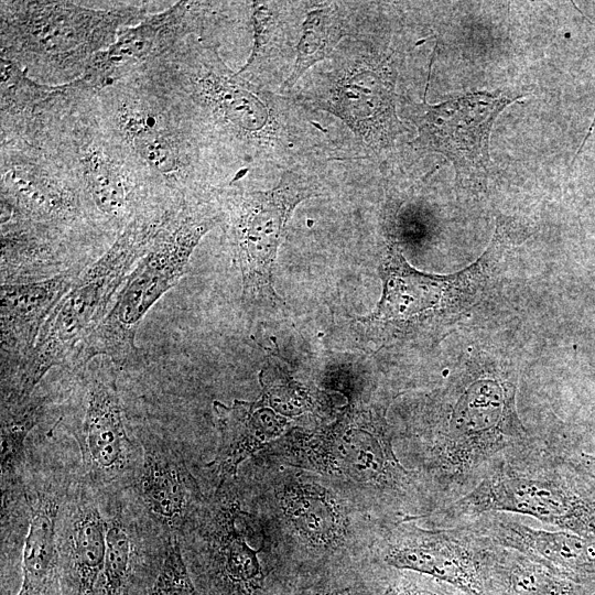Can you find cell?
I'll return each mask as SVG.
<instances>
[{
	"label": "cell",
	"instance_id": "cell-1",
	"mask_svg": "<svg viewBox=\"0 0 595 595\" xmlns=\"http://www.w3.org/2000/svg\"><path fill=\"white\" fill-rule=\"evenodd\" d=\"M145 65L184 101L206 139L242 159L288 160L306 144L298 102L232 72L217 45L192 35Z\"/></svg>",
	"mask_w": 595,
	"mask_h": 595
},
{
	"label": "cell",
	"instance_id": "cell-2",
	"mask_svg": "<svg viewBox=\"0 0 595 595\" xmlns=\"http://www.w3.org/2000/svg\"><path fill=\"white\" fill-rule=\"evenodd\" d=\"M247 477L301 577L371 562L381 527L339 484L260 455L250 459Z\"/></svg>",
	"mask_w": 595,
	"mask_h": 595
},
{
	"label": "cell",
	"instance_id": "cell-3",
	"mask_svg": "<svg viewBox=\"0 0 595 595\" xmlns=\"http://www.w3.org/2000/svg\"><path fill=\"white\" fill-rule=\"evenodd\" d=\"M181 545L201 595H288L301 578L247 475L216 485Z\"/></svg>",
	"mask_w": 595,
	"mask_h": 595
},
{
	"label": "cell",
	"instance_id": "cell-4",
	"mask_svg": "<svg viewBox=\"0 0 595 595\" xmlns=\"http://www.w3.org/2000/svg\"><path fill=\"white\" fill-rule=\"evenodd\" d=\"M102 125L133 166L161 193L203 195L201 145L206 140L183 100L140 66L97 90Z\"/></svg>",
	"mask_w": 595,
	"mask_h": 595
},
{
	"label": "cell",
	"instance_id": "cell-5",
	"mask_svg": "<svg viewBox=\"0 0 595 595\" xmlns=\"http://www.w3.org/2000/svg\"><path fill=\"white\" fill-rule=\"evenodd\" d=\"M178 204H160L136 216L108 249L79 273L57 303L24 364L1 381V400L23 401L54 366L71 365L82 344L111 310L129 274Z\"/></svg>",
	"mask_w": 595,
	"mask_h": 595
},
{
	"label": "cell",
	"instance_id": "cell-6",
	"mask_svg": "<svg viewBox=\"0 0 595 595\" xmlns=\"http://www.w3.org/2000/svg\"><path fill=\"white\" fill-rule=\"evenodd\" d=\"M1 57L31 78L72 83L120 31L150 14L147 3L96 9L73 1H1Z\"/></svg>",
	"mask_w": 595,
	"mask_h": 595
},
{
	"label": "cell",
	"instance_id": "cell-7",
	"mask_svg": "<svg viewBox=\"0 0 595 595\" xmlns=\"http://www.w3.org/2000/svg\"><path fill=\"white\" fill-rule=\"evenodd\" d=\"M203 196L175 207L156 232L121 288L111 310L82 344L71 367L79 369L96 357H107L117 367L136 364L137 331L150 309L185 274L199 240L224 219L220 207Z\"/></svg>",
	"mask_w": 595,
	"mask_h": 595
},
{
	"label": "cell",
	"instance_id": "cell-8",
	"mask_svg": "<svg viewBox=\"0 0 595 595\" xmlns=\"http://www.w3.org/2000/svg\"><path fill=\"white\" fill-rule=\"evenodd\" d=\"M261 455L336 482L372 512L380 502L407 495L415 484L414 473L394 455L378 420L360 411L349 412L327 429L295 430L271 442Z\"/></svg>",
	"mask_w": 595,
	"mask_h": 595
},
{
	"label": "cell",
	"instance_id": "cell-9",
	"mask_svg": "<svg viewBox=\"0 0 595 595\" xmlns=\"http://www.w3.org/2000/svg\"><path fill=\"white\" fill-rule=\"evenodd\" d=\"M294 100L340 119L374 153L404 132L396 110L397 55L356 37L332 54Z\"/></svg>",
	"mask_w": 595,
	"mask_h": 595
},
{
	"label": "cell",
	"instance_id": "cell-10",
	"mask_svg": "<svg viewBox=\"0 0 595 595\" xmlns=\"http://www.w3.org/2000/svg\"><path fill=\"white\" fill-rule=\"evenodd\" d=\"M116 365L96 357L79 368L67 424L82 457L84 479L97 493L132 486L142 451L129 436L117 388Z\"/></svg>",
	"mask_w": 595,
	"mask_h": 595
},
{
	"label": "cell",
	"instance_id": "cell-11",
	"mask_svg": "<svg viewBox=\"0 0 595 595\" xmlns=\"http://www.w3.org/2000/svg\"><path fill=\"white\" fill-rule=\"evenodd\" d=\"M1 221H25L75 239L100 235L91 225L73 173L47 149L1 142Z\"/></svg>",
	"mask_w": 595,
	"mask_h": 595
},
{
	"label": "cell",
	"instance_id": "cell-12",
	"mask_svg": "<svg viewBox=\"0 0 595 595\" xmlns=\"http://www.w3.org/2000/svg\"><path fill=\"white\" fill-rule=\"evenodd\" d=\"M224 197L232 261L240 271L246 299L275 296L272 269L289 218L304 199L322 192L312 176L288 169L267 191H245L230 182Z\"/></svg>",
	"mask_w": 595,
	"mask_h": 595
},
{
	"label": "cell",
	"instance_id": "cell-13",
	"mask_svg": "<svg viewBox=\"0 0 595 595\" xmlns=\"http://www.w3.org/2000/svg\"><path fill=\"white\" fill-rule=\"evenodd\" d=\"M526 94L475 91L437 105L412 104L418 136L410 142L422 152L446 156L462 181L484 180L489 166V137L499 113Z\"/></svg>",
	"mask_w": 595,
	"mask_h": 595
},
{
	"label": "cell",
	"instance_id": "cell-14",
	"mask_svg": "<svg viewBox=\"0 0 595 595\" xmlns=\"http://www.w3.org/2000/svg\"><path fill=\"white\" fill-rule=\"evenodd\" d=\"M455 511H509L595 538V493L564 478H540L497 473L459 499Z\"/></svg>",
	"mask_w": 595,
	"mask_h": 595
},
{
	"label": "cell",
	"instance_id": "cell-15",
	"mask_svg": "<svg viewBox=\"0 0 595 595\" xmlns=\"http://www.w3.org/2000/svg\"><path fill=\"white\" fill-rule=\"evenodd\" d=\"M371 561L428 576L466 595H485L489 554L466 544L452 531L423 530L415 524L382 527Z\"/></svg>",
	"mask_w": 595,
	"mask_h": 595
},
{
	"label": "cell",
	"instance_id": "cell-16",
	"mask_svg": "<svg viewBox=\"0 0 595 595\" xmlns=\"http://www.w3.org/2000/svg\"><path fill=\"white\" fill-rule=\"evenodd\" d=\"M208 4L178 1L125 28L110 46L91 58L80 78L95 90H101L144 63L164 55L199 32Z\"/></svg>",
	"mask_w": 595,
	"mask_h": 595
},
{
	"label": "cell",
	"instance_id": "cell-17",
	"mask_svg": "<svg viewBox=\"0 0 595 595\" xmlns=\"http://www.w3.org/2000/svg\"><path fill=\"white\" fill-rule=\"evenodd\" d=\"M20 487L29 513L23 541L22 581L15 595H63L58 519L73 479L54 469L34 470Z\"/></svg>",
	"mask_w": 595,
	"mask_h": 595
},
{
	"label": "cell",
	"instance_id": "cell-18",
	"mask_svg": "<svg viewBox=\"0 0 595 595\" xmlns=\"http://www.w3.org/2000/svg\"><path fill=\"white\" fill-rule=\"evenodd\" d=\"M98 493L83 477L72 482L58 519L63 595H101L106 519Z\"/></svg>",
	"mask_w": 595,
	"mask_h": 595
},
{
	"label": "cell",
	"instance_id": "cell-19",
	"mask_svg": "<svg viewBox=\"0 0 595 595\" xmlns=\"http://www.w3.org/2000/svg\"><path fill=\"white\" fill-rule=\"evenodd\" d=\"M139 507L167 538L185 534L201 510L205 495L177 452L162 444L142 448V461L132 484Z\"/></svg>",
	"mask_w": 595,
	"mask_h": 595
},
{
	"label": "cell",
	"instance_id": "cell-20",
	"mask_svg": "<svg viewBox=\"0 0 595 595\" xmlns=\"http://www.w3.org/2000/svg\"><path fill=\"white\" fill-rule=\"evenodd\" d=\"M89 263L39 281L1 284V381L24 364L48 316Z\"/></svg>",
	"mask_w": 595,
	"mask_h": 595
},
{
	"label": "cell",
	"instance_id": "cell-21",
	"mask_svg": "<svg viewBox=\"0 0 595 595\" xmlns=\"http://www.w3.org/2000/svg\"><path fill=\"white\" fill-rule=\"evenodd\" d=\"M113 512L106 519V551L101 595H147L162 566L166 544L148 547L153 534L144 530L137 512L115 496Z\"/></svg>",
	"mask_w": 595,
	"mask_h": 595
},
{
	"label": "cell",
	"instance_id": "cell-22",
	"mask_svg": "<svg viewBox=\"0 0 595 595\" xmlns=\"http://www.w3.org/2000/svg\"><path fill=\"white\" fill-rule=\"evenodd\" d=\"M495 541L569 576L595 585V538L574 532L533 529L516 521H496Z\"/></svg>",
	"mask_w": 595,
	"mask_h": 595
},
{
	"label": "cell",
	"instance_id": "cell-23",
	"mask_svg": "<svg viewBox=\"0 0 595 595\" xmlns=\"http://www.w3.org/2000/svg\"><path fill=\"white\" fill-rule=\"evenodd\" d=\"M214 410L220 432L217 454L209 464L216 474L217 485L236 478L242 463L266 448L284 426L259 403L235 401L226 407L215 401Z\"/></svg>",
	"mask_w": 595,
	"mask_h": 595
},
{
	"label": "cell",
	"instance_id": "cell-24",
	"mask_svg": "<svg viewBox=\"0 0 595 595\" xmlns=\"http://www.w3.org/2000/svg\"><path fill=\"white\" fill-rule=\"evenodd\" d=\"M383 294L365 323L402 322L440 303L443 282L412 269L396 246H390L382 266Z\"/></svg>",
	"mask_w": 595,
	"mask_h": 595
},
{
	"label": "cell",
	"instance_id": "cell-25",
	"mask_svg": "<svg viewBox=\"0 0 595 595\" xmlns=\"http://www.w3.org/2000/svg\"><path fill=\"white\" fill-rule=\"evenodd\" d=\"M591 588L516 551L489 555L485 595H588Z\"/></svg>",
	"mask_w": 595,
	"mask_h": 595
},
{
	"label": "cell",
	"instance_id": "cell-26",
	"mask_svg": "<svg viewBox=\"0 0 595 595\" xmlns=\"http://www.w3.org/2000/svg\"><path fill=\"white\" fill-rule=\"evenodd\" d=\"M349 13L340 3L309 11L302 24L296 56L281 90L293 88L313 66L329 58L344 37L351 35Z\"/></svg>",
	"mask_w": 595,
	"mask_h": 595
},
{
	"label": "cell",
	"instance_id": "cell-27",
	"mask_svg": "<svg viewBox=\"0 0 595 595\" xmlns=\"http://www.w3.org/2000/svg\"><path fill=\"white\" fill-rule=\"evenodd\" d=\"M42 408L41 400L33 396L20 402H1V484L19 477L25 440L39 423Z\"/></svg>",
	"mask_w": 595,
	"mask_h": 595
},
{
	"label": "cell",
	"instance_id": "cell-28",
	"mask_svg": "<svg viewBox=\"0 0 595 595\" xmlns=\"http://www.w3.org/2000/svg\"><path fill=\"white\" fill-rule=\"evenodd\" d=\"M377 571L378 565L369 562L359 566L303 576L288 595H370Z\"/></svg>",
	"mask_w": 595,
	"mask_h": 595
},
{
	"label": "cell",
	"instance_id": "cell-29",
	"mask_svg": "<svg viewBox=\"0 0 595 595\" xmlns=\"http://www.w3.org/2000/svg\"><path fill=\"white\" fill-rule=\"evenodd\" d=\"M147 595H201L187 569L180 539L167 540L162 566Z\"/></svg>",
	"mask_w": 595,
	"mask_h": 595
},
{
	"label": "cell",
	"instance_id": "cell-30",
	"mask_svg": "<svg viewBox=\"0 0 595 595\" xmlns=\"http://www.w3.org/2000/svg\"><path fill=\"white\" fill-rule=\"evenodd\" d=\"M407 572V571H405ZM435 580L428 576L402 573L378 564V572L370 595H451Z\"/></svg>",
	"mask_w": 595,
	"mask_h": 595
},
{
	"label": "cell",
	"instance_id": "cell-31",
	"mask_svg": "<svg viewBox=\"0 0 595 595\" xmlns=\"http://www.w3.org/2000/svg\"><path fill=\"white\" fill-rule=\"evenodd\" d=\"M269 2H252L253 45L245 66L238 72L244 73L251 68L261 58L264 48L275 29L273 10Z\"/></svg>",
	"mask_w": 595,
	"mask_h": 595
},
{
	"label": "cell",
	"instance_id": "cell-32",
	"mask_svg": "<svg viewBox=\"0 0 595 595\" xmlns=\"http://www.w3.org/2000/svg\"><path fill=\"white\" fill-rule=\"evenodd\" d=\"M580 465L582 466V470L595 480V455H581Z\"/></svg>",
	"mask_w": 595,
	"mask_h": 595
},
{
	"label": "cell",
	"instance_id": "cell-33",
	"mask_svg": "<svg viewBox=\"0 0 595 595\" xmlns=\"http://www.w3.org/2000/svg\"><path fill=\"white\" fill-rule=\"evenodd\" d=\"M594 126H595V115H594L592 125H591V127H589V129H588V131H587V133H586V136H585L583 142L581 143L580 149L577 150V152H576V154H575V158L578 156L580 153H581V151L583 150L586 140L591 137V134H592V132H593V130H594ZM575 158L572 160V163L574 162Z\"/></svg>",
	"mask_w": 595,
	"mask_h": 595
},
{
	"label": "cell",
	"instance_id": "cell-34",
	"mask_svg": "<svg viewBox=\"0 0 595 595\" xmlns=\"http://www.w3.org/2000/svg\"><path fill=\"white\" fill-rule=\"evenodd\" d=\"M588 595H595V589L592 591Z\"/></svg>",
	"mask_w": 595,
	"mask_h": 595
}]
</instances>
